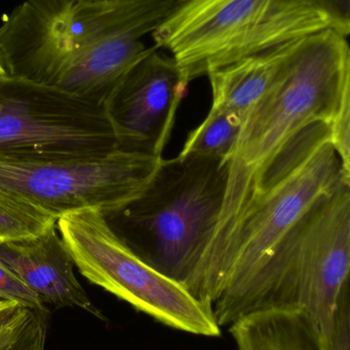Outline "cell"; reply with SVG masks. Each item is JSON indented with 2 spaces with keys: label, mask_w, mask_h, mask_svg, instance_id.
<instances>
[{
  "label": "cell",
  "mask_w": 350,
  "mask_h": 350,
  "mask_svg": "<svg viewBox=\"0 0 350 350\" xmlns=\"http://www.w3.org/2000/svg\"><path fill=\"white\" fill-rule=\"evenodd\" d=\"M349 106L347 37L327 29L299 39L273 85L242 118L227 158V185L217 226L186 286L197 299L213 306L223 291L238 226L279 154L308 125L332 124Z\"/></svg>",
  "instance_id": "obj_1"
},
{
  "label": "cell",
  "mask_w": 350,
  "mask_h": 350,
  "mask_svg": "<svg viewBox=\"0 0 350 350\" xmlns=\"http://www.w3.org/2000/svg\"><path fill=\"white\" fill-rule=\"evenodd\" d=\"M174 0H25L0 26L5 75L103 105Z\"/></svg>",
  "instance_id": "obj_2"
},
{
  "label": "cell",
  "mask_w": 350,
  "mask_h": 350,
  "mask_svg": "<svg viewBox=\"0 0 350 350\" xmlns=\"http://www.w3.org/2000/svg\"><path fill=\"white\" fill-rule=\"evenodd\" d=\"M350 183L316 202L248 275L228 286L213 312L220 328L242 317L300 310L326 350H350Z\"/></svg>",
  "instance_id": "obj_3"
},
{
  "label": "cell",
  "mask_w": 350,
  "mask_h": 350,
  "mask_svg": "<svg viewBox=\"0 0 350 350\" xmlns=\"http://www.w3.org/2000/svg\"><path fill=\"white\" fill-rule=\"evenodd\" d=\"M227 172L221 156L162 158L143 191L105 218L144 262L186 288L217 226Z\"/></svg>",
  "instance_id": "obj_4"
},
{
  "label": "cell",
  "mask_w": 350,
  "mask_h": 350,
  "mask_svg": "<svg viewBox=\"0 0 350 350\" xmlns=\"http://www.w3.org/2000/svg\"><path fill=\"white\" fill-rule=\"evenodd\" d=\"M327 29L332 22L316 0H174L151 35L189 86L214 70Z\"/></svg>",
  "instance_id": "obj_5"
},
{
  "label": "cell",
  "mask_w": 350,
  "mask_h": 350,
  "mask_svg": "<svg viewBox=\"0 0 350 350\" xmlns=\"http://www.w3.org/2000/svg\"><path fill=\"white\" fill-rule=\"evenodd\" d=\"M330 125L318 121L305 127L265 174L238 226L223 291L257 267L318 200L350 183Z\"/></svg>",
  "instance_id": "obj_6"
},
{
  "label": "cell",
  "mask_w": 350,
  "mask_h": 350,
  "mask_svg": "<svg viewBox=\"0 0 350 350\" xmlns=\"http://www.w3.org/2000/svg\"><path fill=\"white\" fill-rule=\"evenodd\" d=\"M57 228L74 267L90 283L170 328L221 335L213 308L144 262L111 230L102 211L69 214L58 220Z\"/></svg>",
  "instance_id": "obj_7"
},
{
  "label": "cell",
  "mask_w": 350,
  "mask_h": 350,
  "mask_svg": "<svg viewBox=\"0 0 350 350\" xmlns=\"http://www.w3.org/2000/svg\"><path fill=\"white\" fill-rule=\"evenodd\" d=\"M160 159L121 149L90 156L0 155V191L57 221L86 210L106 213L137 197Z\"/></svg>",
  "instance_id": "obj_8"
},
{
  "label": "cell",
  "mask_w": 350,
  "mask_h": 350,
  "mask_svg": "<svg viewBox=\"0 0 350 350\" xmlns=\"http://www.w3.org/2000/svg\"><path fill=\"white\" fill-rule=\"evenodd\" d=\"M118 149L103 105L0 76V155L90 156Z\"/></svg>",
  "instance_id": "obj_9"
},
{
  "label": "cell",
  "mask_w": 350,
  "mask_h": 350,
  "mask_svg": "<svg viewBox=\"0 0 350 350\" xmlns=\"http://www.w3.org/2000/svg\"><path fill=\"white\" fill-rule=\"evenodd\" d=\"M187 90L174 59L150 47L103 104L119 149L162 158Z\"/></svg>",
  "instance_id": "obj_10"
},
{
  "label": "cell",
  "mask_w": 350,
  "mask_h": 350,
  "mask_svg": "<svg viewBox=\"0 0 350 350\" xmlns=\"http://www.w3.org/2000/svg\"><path fill=\"white\" fill-rule=\"evenodd\" d=\"M0 260L14 271L43 304L76 308L102 320L74 273V263L57 226L38 236L0 244Z\"/></svg>",
  "instance_id": "obj_11"
},
{
  "label": "cell",
  "mask_w": 350,
  "mask_h": 350,
  "mask_svg": "<svg viewBox=\"0 0 350 350\" xmlns=\"http://www.w3.org/2000/svg\"><path fill=\"white\" fill-rule=\"evenodd\" d=\"M297 41L246 57L208 74L213 103L207 116L236 113L244 118L247 111L273 85Z\"/></svg>",
  "instance_id": "obj_12"
},
{
  "label": "cell",
  "mask_w": 350,
  "mask_h": 350,
  "mask_svg": "<svg viewBox=\"0 0 350 350\" xmlns=\"http://www.w3.org/2000/svg\"><path fill=\"white\" fill-rule=\"evenodd\" d=\"M238 350H326L310 317L300 310H275L242 317L229 326Z\"/></svg>",
  "instance_id": "obj_13"
},
{
  "label": "cell",
  "mask_w": 350,
  "mask_h": 350,
  "mask_svg": "<svg viewBox=\"0 0 350 350\" xmlns=\"http://www.w3.org/2000/svg\"><path fill=\"white\" fill-rule=\"evenodd\" d=\"M242 116L236 113L205 117L197 129L189 133L180 155H217L227 159L238 139Z\"/></svg>",
  "instance_id": "obj_14"
},
{
  "label": "cell",
  "mask_w": 350,
  "mask_h": 350,
  "mask_svg": "<svg viewBox=\"0 0 350 350\" xmlns=\"http://www.w3.org/2000/svg\"><path fill=\"white\" fill-rule=\"evenodd\" d=\"M57 220L20 198L0 191V244L38 236Z\"/></svg>",
  "instance_id": "obj_15"
},
{
  "label": "cell",
  "mask_w": 350,
  "mask_h": 350,
  "mask_svg": "<svg viewBox=\"0 0 350 350\" xmlns=\"http://www.w3.org/2000/svg\"><path fill=\"white\" fill-rule=\"evenodd\" d=\"M42 312L24 314L0 333V350H45L47 323Z\"/></svg>",
  "instance_id": "obj_16"
},
{
  "label": "cell",
  "mask_w": 350,
  "mask_h": 350,
  "mask_svg": "<svg viewBox=\"0 0 350 350\" xmlns=\"http://www.w3.org/2000/svg\"><path fill=\"white\" fill-rule=\"evenodd\" d=\"M0 300L14 302L26 310L45 312V304L40 297L2 260H0Z\"/></svg>",
  "instance_id": "obj_17"
},
{
  "label": "cell",
  "mask_w": 350,
  "mask_h": 350,
  "mask_svg": "<svg viewBox=\"0 0 350 350\" xmlns=\"http://www.w3.org/2000/svg\"><path fill=\"white\" fill-rule=\"evenodd\" d=\"M328 14L333 29L339 34L349 37L350 33V0H316Z\"/></svg>",
  "instance_id": "obj_18"
},
{
  "label": "cell",
  "mask_w": 350,
  "mask_h": 350,
  "mask_svg": "<svg viewBox=\"0 0 350 350\" xmlns=\"http://www.w3.org/2000/svg\"><path fill=\"white\" fill-rule=\"evenodd\" d=\"M24 312V308H21L14 302L0 300V333L5 330L10 325L14 324Z\"/></svg>",
  "instance_id": "obj_19"
},
{
  "label": "cell",
  "mask_w": 350,
  "mask_h": 350,
  "mask_svg": "<svg viewBox=\"0 0 350 350\" xmlns=\"http://www.w3.org/2000/svg\"><path fill=\"white\" fill-rule=\"evenodd\" d=\"M5 75V72L3 71V69H2L1 66H0V76Z\"/></svg>",
  "instance_id": "obj_20"
}]
</instances>
